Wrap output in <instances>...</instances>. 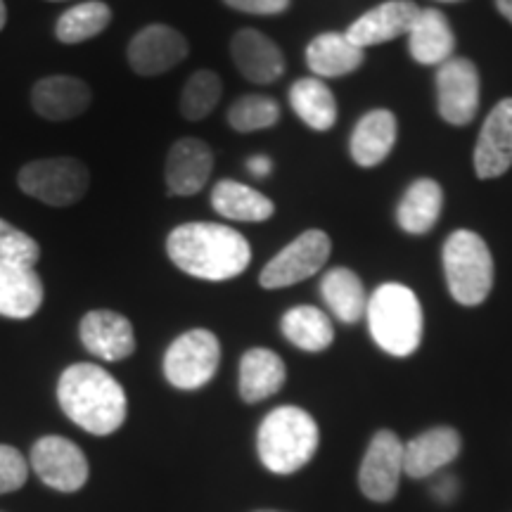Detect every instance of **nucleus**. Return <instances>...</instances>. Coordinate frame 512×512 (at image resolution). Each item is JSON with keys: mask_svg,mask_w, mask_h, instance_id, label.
<instances>
[{"mask_svg": "<svg viewBox=\"0 0 512 512\" xmlns=\"http://www.w3.org/2000/svg\"><path fill=\"white\" fill-rule=\"evenodd\" d=\"M166 254L183 273L221 283L247 271L252 247L238 230L221 223H183L166 238Z\"/></svg>", "mask_w": 512, "mask_h": 512, "instance_id": "f257e3e1", "label": "nucleus"}, {"mask_svg": "<svg viewBox=\"0 0 512 512\" xmlns=\"http://www.w3.org/2000/svg\"><path fill=\"white\" fill-rule=\"evenodd\" d=\"M57 401L74 425L107 437L124 425L128 401L124 387L93 363H74L60 375Z\"/></svg>", "mask_w": 512, "mask_h": 512, "instance_id": "f03ea898", "label": "nucleus"}, {"mask_svg": "<svg viewBox=\"0 0 512 512\" xmlns=\"http://www.w3.org/2000/svg\"><path fill=\"white\" fill-rule=\"evenodd\" d=\"M320 432L316 420L297 406H280L261 422L256 451L273 475H292L318 451Z\"/></svg>", "mask_w": 512, "mask_h": 512, "instance_id": "7ed1b4c3", "label": "nucleus"}, {"mask_svg": "<svg viewBox=\"0 0 512 512\" xmlns=\"http://www.w3.org/2000/svg\"><path fill=\"white\" fill-rule=\"evenodd\" d=\"M368 325L375 344L389 356L406 358L422 342V306L411 287L384 283L368 299Z\"/></svg>", "mask_w": 512, "mask_h": 512, "instance_id": "20e7f679", "label": "nucleus"}, {"mask_svg": "<svg viewBox=\"0 0 512 512\" xmlns=\"http://www.w3.org/2000/svg\"><path fill=\"white\" fill-rule=\"evenodd\" d=\"M444 275L451 297L463 306H479L494 287V259L472 230H456L444 242Z\"/></svg>", "mask_w": 512, "mask_h": 512, "instance_id": "39448f33", "label": "nucleus"}, {"mask_svg": "<svg viewBox=\"0 0 512 512\" xmlns=\"http://www.w3.org/2000/svg\"><path fill=\"white\" fill-rule=\"evenodd\" d=\"M17 183L48 207H72L91 188V171L74 157L36 159L22 166Z\"/></svg>", "mask_w": 512, "mask_h": 512, "instance_id": "423d86ee", "label": "nucleus"}, {"mask_svg": "<svg viewBox=\"0 0 512 512\" xmlns=\"http://www.w3.org/2000/svg\"><path fill=\"white\" fill-rule=\"evenodd\" d=\"M221 363V344L214 332L190 330L174 339L164 354V375L183 392H195L216 375Z\"/></svg>", "mask_w": 512, "mask_h": 512, "instance_id": "0eeeda50", "label": "nucleus"}, {"mask_svg": "<svg viewBox=\"0 0 512 512\" xmlns=\"http://www.w3.org/2000/svg\"><path fill=\"white\" fill-rule=\"evenodd\" d=\"M330 252L332 242L328 233L306 230L268 261L259 275V285L264 290H283V287L302 283L328 264Z\"/></svg>", "mask_w": 512, "mask_h": 512, "instance_id": "6e6552de", "label": "nucleus"}, {"mask_svg": "<svg viewBox=\"0 0 512 512\" xmlns=\"http://www.w3.org/2000/svg\"><path fill=\"white\" fill-rule=\"evenodd\" d=\"M31 467L50 489L72 494L88 482V460L74 441L64 437L38 439L31 448Z\"/></svg>", "mask_w": 512, "mask_h": 512, "instance_id": "1a4fd4ad", "label": "nucleus"}, {"mask_svg": "<svg viewBox=\"0 0 512 512\" xmlns=\"http://www.w3.org/2000/svg\"><path fill=\"white\" fill-rule=\"evenodd\" d=\"M437 105L446 124L467 126L479 110V72L467 57H451L437 69Z\"/></svg>", "mask_w": 512, "mask_h": 512, "instance_id": "9d476101", "label": "nucleus"}, {"mask_svg": "<svg viewBox=\"0 0 512 512\" xmlns=\"http://www.w3.org/2000/svg\"><path fill=\"white\" fill-rule=\"evenodd\" d=\"M403 475V444L394 432L380 430L368 444L366 458L358 470L363 496L375 503L392 501Z\"/></svg>", "mask_w": 512, "mask_h": 512, "instance_id": "9b49d317", "label": "nucleus"}, {"mask_svg": "<svg viewBox=\"0 0 512 512\" xmlns=\"http://www.w3.org/2000/svg\"><path fill=\"white\" fill-rule=\"evenodd\" d=\"M188 53V41L181 31L166 24H150L131 38L126 57L138 76H159L178 67Z\"/></svg>", "mask_w": 512, "mask_h": 512, "instance_id": "f8f14e48", "label": "nucleus"}, {"mask_svg": "<svg viewBox=\"0 0 512 512\" xmlns=\"http://www.w3.org/2000/svg\"><path fill=\"white\" fill-rule=\"evenodd\" d=\"M472 159L482 181L503 176L512 166V98L498 102L484 119Z\"/></svg>", "mask_w": 512, "mask_h": 512, "instance_id": "ddd939ff", "label": "nucleus"}, {"mask_svg": "<svg viewBox=\"0 0 512 512\" xmlns=\"http://www.w3.org/2000/svg\"><path fill=\"white\" fill-rule=\"evenodd\" d=\"M83 347L102 361H124L136 351V335L126 316L117 311H91L86 313L79 325Z\"/></svg>", "mask_w": 512, "mask_h": 512, "instance_id": "4468645a", "label": "nucleus"}, {"mask_svg": "<svg viewBox=\"0 0 512 512\" xmlns=\"http://www.w3.org/2000/svg\"><path fill=\"white\" fill-rule=\"evenodd\" d=\"M211 169H214V155L204 140H176L166 155V188L176 197L197 195L207 185Z\"/></svg>", "mask_w": 512, "mask_h": 512, "instance_id": "2eb2a0df", "label": "nucleus"}, {"mask_svg": "<svg viewBox=\"0 0 512 512\" xmlns=\"http://www.w3.org/2000/svg\"><path fill=\"white\" fill-rule=\"evenodd\" d=\"M91 100V86L67 74L46 76L31 88V105H34L36 114H41L48 121H69L81 117L91 107Z\"/></svg>", "mask_w": 512, "mask_h": 512, "instance_id": "dca6fc26", "label": "nucleus"}, {"mask_svg": "<svg viewBox=\"0 0 512 512\" xmlns=\"http://www.w3.org/2000/svg\"><path fill=\"white\" fill-rule=\"evenodd\" d=\"M418 12L420 8L413 0H387L358 17L344 34L349 36L351 43L366 50L368 46L394 41V38L408 34Z\"/></svg>", "mask_w": 512, "mask_h": 512, "instance_id": "f3484780", "label": "nucleus"}, {"mask_svg": "<svg viewBox=\"0 0 512 512\" xmlns=\"http://www.w3.org/2000/svg\"><path fill=\"white\" fill-rule=\"evenodd\" d=\"M230 55L240 74L259 86L278 81L285 74L283 50L256 29H240L230 41Z\"/></svg>", "mask_w": 512, "mask_h": 512, "instance_id": "a211bd4d", "label": "nucleus"}, {"mask_svg": "<svg viewBox=\"0 0 512 512\" xmlns=\"http://www.w3.org/2000/svg\"><path fill=\"white\" fill-rule=\"evenodd\" d=\"M460 453V434L453 427H434L403 444V475L425 479L451 465Z\"/></svg>", "mask_w": 512, "mask_h": 512, "instance_id": "6ab92c4d", "label": "nucleus"}, {"mask_svg": "<svg viewBox=\"0 0 512 512\" xmlns=\"http://www.w3.org/2000/svg\"><path fill=\"white\" fill-rule=\"evenodd\" d=\"M408 50L418 64L425 67H441L453 57L456 36L444 12L425 8L418 12L411 31H408Z\"/></svg>", "mask_w": 512, "mask_h": 512, "instance_id": "aec40b11", "label": "nucleus"}, {"mask_svg": "<svg viewBox=\"0 0 512 512\" xmlns=\"http://www.w3.org/2000/svg\"><path fill=\"white\" fill-rule=\"evenodd\" d=\"M396 117L389 110H370L358 121L354 133H351V157L358 166L370 169V166L382 164L394 150L396 143Z\"/></svg>", "mask_w": 512, "mask_h": 512, "instance_id": "412c9836", "label": "nucleus"}, {"mask_svg": "<svg viewBox=\"0 0 512 512\" xmlns=\"http://www.w3.org/2000/svg\"><path fill=\"white\" fill-rule=\"evenodd\" d=\"M366 60L363 48L349 41L347 34H337L328 31L313 38L306 48V64L318 79H337V76H347L356 72Z\"/></svg>", "mask_w": 512, "mask_h": 512, "instance_id": "4be33fe9", "label": "nucleus"}, {"mask_svg": "<svg viewBox=\"0 0 512 512\" xmlns=\"http://www.w3.org/2000/svg\"><path fill=\"white\" fill-rule=\"evenodd\" d=\"M287 368L271 349H249L240 361V396L247 403H259L285 387Z\"/></svg>", "mask_w": 512, "mask_h": 512, "instance_id": "5701e85b", "label": "nucleus"}, {"mask_svg": "<svg viewBox=\"0 0 512 512\" xmlns=\"http://www.w3.org/2000/svg\"><path fill=\"white\" fill-rule=\"evenodd\" d=\"M43 283L34 268L0 264V316L27 320L41 309Z\"/></svg>", "mask_w": 512, "mask_h": 512, "instance_id": "b1692460", "label": "nucleus"}, {"mask_svg": "<svg viewBox=\"0 0 512 512\" xmlns=\"http://www.w3.org/2000/svg\"><path fill=\"white\" fill-rule=\"evenodd\" d=\"M211 207L219 216L228 221L261 223L275 214V204L264 192L249 188L245 183L223 178L211 190Z\"/></svg>", "mask_w": 512, "mask_h": 512, "instance_id": "393cba45", "label": "nucleus"}, {"mask_svg": "<svg viewBox=\"0 0 512 512\" xmlns=\"http://www.w3.org/2000/svg\"><path fill=\"white\" fill-rule=\"evenodd\" d=\"M441 204H444L441 185L432 178H418V181L411 183V188L406 190V195L399 202L396 221L408 235H425L439 221Z\"/></svg>", "mask_w": 512, "mask_h": 512, "instance_id": "a878e982", "label": "nucleus"}, {"mask_svg": "<svg viewBox=\"0 0 512 512\" xmlns=\"http://www.w3.org/2000/svg\"><path fill=\"white\" fill-rule=\"evenodd\" d=\"M320 294H323V302L328 304L332 316L342 323H358L366 316V287L351 268L339 266L325 273L320 280Z\"/></svg>", "mask_w": 512, "mask_h": 512, "instance_id": "bb28decb", "label": "nucleus"}, {"mask_svg": "<svg viewBox=\"0 0 512 512\" xmlns=\"http://www.w3.org/2000/svg\"><path fill=\"white\" fill-rule=\"evenodd\" d=\"M290 105L294 114L313 131H330L337 121L335 95L318 76L299 79L290 88Z\"/></svg>", "mask_w": 512, "mask_h": 512, "instance_id": "cd10ccee", "label": "nucleus"}, {"mask_svg": "<svg viewBox=\"0 0 512 512\" xmlns=\"http://www.w3.org/2000/svg\"><path fill=\"white\" fill-rule=\"evenodd\" d=\"M280 328H283V335L290 339L294 347L309 351V354H320L335 339L332 320L316 306H294L283 316Z\"/></svg>", "mask_w": 512, "mask_h": 512, "instance_id": "c85d7f7f", "label": "nucleus"}, {"mask_svg": "<svg viewBox=\"0 0 512 512\" xmlns=\"http://www.w3.org/2000/svg\"><path fill=\"white\" fill-rule=\"evenodd\" d=\"M110 22V5L102 3V0H86V3H79L62 12V17L55 24V36L57 41L74 46V43L91 41V38L100 36L102 31L110 27Z\"/></svg>", "mask_w": 512, "mask_h": 512, "instance_id": "c756f323", "label": "nucleus"}, {"mask_svg": "<svg viewBox=\"0 0 512 512\" xmlns=\"http://www.w3.org/2000/svg\"><path fill=\"white\" fill-rule=\"evenodd\" d=\"M223 95L221 76L211 69H200L185 83L181 93V114L188 121H200L214 112Z\"/></svg>", "mask_w": 512, "mask_h": 512, "instance_id": "7c9ffc66", "label": "nucleus"}, {"mask_svg": "<svg viewBox=\"0 0 512 512\" xmlns=\"http://www.w3.org/2000/svg\"><path fill=\"white\" fill-rule=\"evenodd\" d=\"M280 105L268 95H242L230 105L228 124L238 133L264 131L278 124Z\"/></svg>", "mask_w": 512, "mask_h": 512, "instance_id": "2f4dec72", "label": "nucleus"}, {"mask_svg": "<svg viewBox=\"0 0 512 512\" xmlns=\"http://www.w3.org/2000/svg\"><path fill=\"white\" fill-rule=\"evenodd\" d=\"M38 256H41V247L31 235L0 219V264L36 268Z\"/></svg>", "mask_w": 512, "mask_h": 512, "instance_id": "473e14b6", "label": "nucleus"}, {"mask_svg": "<svg viewBox=\"0 0 512 512\" xmlns=\"http://www.w3.org/2000/svg\"><path fill=\"white\" fill-rule=\"evenodd\" d=\"M29 465L17 448L0 444V496L27 484Z\"/></svg>", "mask_w": 512, "mask_h": 512, "instance_id": "72a5a7b5", "label": "nucleus"}, {"mask_svg": "<svg viewBox=\"0 0 512 512\" xmlns=\"http://www.w3.org/2000/svg\"><path fill=\"white\" fill-rule=\"evenodd\" d=\"M223 3L247 15H280L290 8V0H223Z\"/></svg>", "mask_w": 512, "mask_h": 512, "instance_id": "f704fd0d", "label": "nucleus"}, {"mask_svg": "<svg viewBox=\"0 0 512 512\" xmlns=\"http://www.w3.org/2000/svg\"><path fill=\"white\" fill-rule=\"evenodd\" d=\"M247 169H249V174L256 176V178H266L268 174H271L273 164L266 155H256V157L247 159Z\"/></svg>", "mask_w": 512, "mask_h": 512, "instance_id": "c9c22d12", "label": "nucleus"}, {"mask_svg": "<svg viewBox=\"0 0 512 512\" xmlns=\"http://www.w3.org/2000/svg\"><path fill=\"white\" fill-rule=\"evenodd\" d=\"M496 5H498V12H501V15L512 24V0H496Z\"/></svg>", "mask_w": 512, "mask_h": 512, "instance_id": "e433bc0d", "label": "nucleus"}, {"mask_svg": "<svg viewBox=\"0 0 512 512\" xmlns=\"http://www.w3.org/2000/svg\"><path fill=\"white\" fill-rule=\"evenodd\" d=\"M5 22H8V10H5V3L0 0V31H3Z\"/></svg>", "mask_w": 512, "mask_h": 512, "instance_id": "4c0bfd02", "label": "nucleus"}, {"mask_svg": "<svg viewBox=\"0 0 512 512\" xmlns=\"http://www.w3.org/2000/svg\"><path fill=\"white\" fill-rule=\"evenodd\" d=\"M439 3H460V0H439Z\"/></svg>", "mask_w": 512, "mask_h": 512, "instance_id": "58836bf2", "label": "nucleus"}, {"mask_svg": "<svg viewBox=\"0 0 512 512\" xmlns=\"http://www.w3.org/2000/svg\"><path fill=\"white\" fill-rule=\"evenodd\" d=\"M259 512H278V510H259Z\"/></svg>", "mask_w": 512, "mask_h": 512, "instance_id": "ea45409f", "label": "nucleus"}, {"mask_svg": "<svg viewBox=\"0 0 512 512\" xmlns=\"http://www.w3.org/2000/svg\"><path fill=\"white\" fill-rule=\"evenodd\" d=\"M50 3H62V0H50Z\"/></svg>", "mask_w": 512, "mask_h": 512, "instance_id": "a19ab883", "label": "nucleus"}]
</instances>
